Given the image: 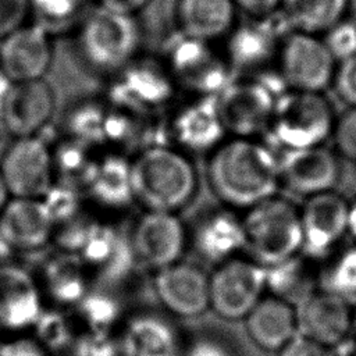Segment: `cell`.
I'll use <instances>...</instances> for the list:
<instances>
[{
  "label": "cell",
  "mask_w": 356,
  "mask_h": 356,
  "mask_svg": "<svg viewBox=\"0 0 356 356\" xmlns=\"http://www.w3.org/2000/svg\"><path fill=\"white\" fill-rule=\"evenodd\" d=\"M213 193L227 206L248 210L280 189L278 157L256 138L228 136L207 160Z\"/></svg>",
  "instance_id": "cell-1"
},
{
  "label": "cell",
  "mask_w": 356,
  "mask_h": 356,
  "mask_svg": "<svg viewBox=\"0 0 356 356\" xmlns=\"http://www.w3.org/2000/svg\"><path fill=\"white\" fill-rule=\"evenodd\" d=\"M134 200L146 211L175 213L196 193V168L186 153L163 143L145 147L131 159Z\"/></svg>",
  "instance_id": "cell-2"
},
{
  "label": "cell",
  "mask_w": 356,
  "mask_h": 356,
  "mask_svg": "<svg viewBox=\"0 0 356 356\" xmlns=\"http://www.w3.org/2000/svg\"><path fill=\"white\" fill-rule=\"evenodd\" d=\"M248 257L268 268L302 253L299 206L282 196H271L246 210L242 217Z\"/></svg>",
  "instance_id": "cell-3"
},
{
  "label": "cell",
  "mask_w": 356,
  "mask_h": 356,
  "mask_svg": "<svg viewBox=\"0 0 356 356\" xmlns=\"http://www.w3.org/2000/svg\"><path fill=\"white\" fill-rule=\"evenodd\" d=\"M142 31L136 17L95 7L79 24L75 47L83 65L110 76L140 54Z\"/></svg>",
  "instance_id": "cell-4"
},
{
  "label": "cell",
  "mask_w": 356,
  "mask_h": 356,
  "mask_svg": "<svg viewBox=\"0 0 356 356\" xmlns=\"http://www.w3.org/2000/svg\"><path fill=\"white\" fill-rule=\"evenodd\" d=\"M104 90L110 104L147 117L168 110L178 92L161 56L142 53L107 76Z\"/></svg>",
  "instance_id": "cell-5"
},
{
  "label": "cell",
  "mask_w": 356,
  "mask_h": 356,
  "mask_svg": "<svg viewBox=\"0 0 356 356\" xmlns=\"http://www.w3.org/2000/svg\"><path fill=\"white\" fill-rule=\"evenodd\" d=\"M331 103L321 92L289 89L275 99L267 131L285 152L324 145L335 124Z\"/></svg>",
  "instance_id": "cell-6"
},
{
  "label": "cell",
  "mask_w": 356,
  "mask_h": 356,
  "mask_svg": "<svg viewBox=\"0 0 356 356\" xmlns=\"http://www.w3.org/2000/svg\"><path fill=\"white\" fill-rule=\"evenodd\" d=\"M161 58L177 89L189 96L216 97L234 79L221 50L179 32L168 40Z\"/></svg>",
  "instance_id": "cell-7"
},
{
  "label": "cell",
  "mask_w": 356,
  "mask_h": 356,
  "mask_svg": "<svg viewBox=\"0 0 356 356\" xmlns=\"http://www.w3.org/2000/svg\"><path fill=\"white\" fill-rule=\"evenodd\" d=\"M264 291L266 268L250 257L228 259L209 275L210 307L225 320L245 318Z\"/></svg>",
  "instance_id": "cell-8"
},
{
  "label": "cell",
  "mask_w": 356,
  "mask_h": 356,
  "mask_svg": "<svg viewBox=\"0 0 356 356\" xmlns=\"http://www.w3.org/2000/svg\"><path fill=\"white\" fill-rule=\"evenodd\" d=\"M300 210L302 254L324 260L343 245L349 229V199L328 191L305 197Z\"/></svg>",
  "instance_id": "cell-9"
},
{
  "label": "cell",
  "mask_w": 356,
  "mask_h": 356,
  "mask_svg": "<svg viewBox=\"0 0 356 356\" xmlns=\"http://www.w3.org/2000/svg\"><path fill=\"white\" fill-rule=\"evenodd\" d=\"M335 64L317 35L293 31L281 40L277 68L291 89L323 92L334 79Z\"/></svg>",
  "instance_id": "cell-10"
},
{
  "label": "cell",
  "mask_w": 356,
  "mask_h": 356,
  "mask_svg": "<svg viewBox=\"0 0 356 356\" xmlns=\"http://www.w3.org/2000/svg\"><path fill=\"white\" fill-rule=\"evenodd\" d=\"M277 96L268 85L254 78L232 79L216 103L228 136L254 138L267 131Z\"/></svg>",
  "instance_id": "cell-11"
},
{
  "label": "cell",
  "mask_w": 356,
  "mask_h": 356,
  "mask_svg": "<svg viewBox=\"0 0 356 356\" xmlns=\"http://www.w3.org/2000/svg\"><path fill=\"white\" fill-rule=\"evenodd\" d=\"M0 172L10 196L42 199L54 184L51 147L39 136L14 139L1 157Z\"/></svg>",
  "instance_id": "cell-12"
},
{
  "label": "cell",
  "mask_w": 356,
  "mask_h": 356,
  "mask_svg": "<svg viewBox=\"0 0 356 356\" xmlns=\"http://www.w3.org/2000/svg\"><path fill=\"white\" fill-rule=\"evenodd\" d=\"M165 132L171 145L186 154H210L228 138L216 97L207 96H189L188 100L174 106Z\"/></svg>",
  "instance_id": "cell-13"
},
{
  "label": "cell",
  "mask_w": 356,
  "mask_h": 356,
  "mask_svg": "<svg viewBox=\"0 0 356 356\" xmlns=\"http://www.w3.org/2000/svg\"><path fill=\"white\" fill-rule=\"evenodd\" d=\"M298 334L338 349L355 332V305L317 286L295 305Z\"/></svg>",
  "instance_id": "cell-14"
},
{
  "label": "cell",
  "mask_w": 356,
  "mask_h": 356,
  "mask_svg": "<svg viewBox=\"0 0 356 356\" xmlns=\"http://www.w3.org/2000/svg\"><path fill=\"white\" fill-rule=\"evenodd\" d=\"M135 261L152 270L178 263L186 245V231L175 213L146 211L128 236Z\"/></svg>",
  "instance_id": "cell-15"
},
{
  "label": "cell",
  "mask_w": 356,
  "mask_h": 356,
  "mask_svg": "<svg viewBox=\"0 0 356 356\" xmlns=\"http://www.w3.org/2000/svg\"><path fill=\"white\" fill-rule=\"evenodd\" d=\"M56 107V92L46 79L13 82L0 110V128L14 139L39 136Z\"/></svg>",
  "instance_id": "cell-16"
},
{
  "label": "cell",
  "mask_w": 356,
  "mask_h": 356,
  "mask_svg": "<svg viewBox=\"0 0 356 356\" xmlns=\"http://www.w3.org/2000/svg\"><path fill=\"white\" fill-rule=\"evenodd\" d=\"M278 164L280 185L303 197L334 191L341 177L337 152L324 145L284 152Z\"/></svg>",
  "instance_id": "cell-17"
},
{
  "label": "cell",
  "mask_w": 356,
  "mask_h": 356,
  "mask_svg": "<svg viewBox=\"0 0 356 356\" xmlns=\"http://www.w3.org/2000/svg\"><path fill=\"white\" fill-rule=\"evenodd\" d=\"M51 35L26 22L0 40V70L13 82L44 79L53 63Z\"/></svg>",
  "instance_id": "cell-18"
},
{
  "label": "cell",
  "mask_w": 356,
  "mask_h": 356,
  "mask_svg": "<svg viewBox=\"0 0 356 356\" xmlns=\"http://www.w3.org/2000/svg\"><path fill=\"white\" fill-rule=\"evenodd\" d=\"M221 50L232 72L254 74L277 64L281 40L275 28L264 18H252L235 24L224 38Z\"/></svg>",
  "instance_id": "cell-19"
},
{
  "label": "cell",
  "mask_w": 356,
  "mask_h": 356,
  "mask_svg": "<svg viewBox=\"0 0 356 356\" xmlns=\"http://www.w3.org/2000/svg\"><path fill=\"white\" fill-rule=\"evenodd\" d=\"M154 291L172 314L195 317L210 307L209 275L191 263H174L156 271Z\"/></svg>",
  "instance_id": "cell-20"
},
{
  "label": "cell",
  "mask_w": 356,
  "mask_h": 356,
  "mask_svg": "<svg viewBox=\"0 0 356 356\" xmlns=\"http://www.w3.org/2000/svg\"><path fill=\"white\" fill-rule=\"evenodd\" d=\"M0 229L13 250H38L54 234V222L40 199L11 197L0 213Z\"/></svg>",
  "instance_id": "cell-21"
},
{
  "label": "cell",
  "mask_w": 356,
  "mask_h": 356,
  "mask_svg": "<svg viewBox=\"0 0 356 356\" xmlns=\"http://www.w3.org/2000/svg\"><path fill=\"white\" fill-rule=\"evenodd\" d=\"M43 312L39 286L28 271L0 266V327L21 331L33 327Z\"/></svg>",
  "instance_id": "cell-22"
},
{
  "label": "cell",
  "mask_w": 356,
  "mask_h": 356,
  "mask_svg": "<svg viewBox=\"0 0 356 356\" xmlns=\"http://www.w3.org/2000/svg\"><path fill=\"white\" fill-rule=\"evenodd\" d=\"M250 339L263 350L280 352L298 335L295 306L284 299L263 296L245 317Z\"/></svg>",
  "instance_id": "cell-23"
},
{
  "label": "cell",
  "mask_w": 356,
  "mask_h": 356,
  "mask_svg": "<svg viewBox=\"0 0 356 356\" xmlns=\"http://www.w3.org/2000/svg\"><path fill=\"white\" fill-rule=\"evenodd\" d=\"M78 257L104 282H118L125 278L135 263L128 236L108 225L99 224L92 231Z\"/></svg>",
  "instance_id": "cell-24"
},
{
  "label": "cell",
  "mask_w": 356,
  "mask_h": 356,
  "mask_svg": "<svg viewBox=\"0 0 356 356\" xmlns=\"http://www.w3.org/2000/svg\"><path fill=\"white\" fill-rule=\"evenodd\" d=\"M197 254L211 263H222L245 250L242 218L228 210L204 214L192 235Z\"/></svg>",
  "instance_id": "cell-25"
},
{
  "label": "cell",
  "mask_w": 356,
  "mask_h": 356,
  "mask_svg": "<svg viewBox=\"0 0 356 356\" xmlns=\"http://www.w3.org/2000/svg\"><path fill=\"white\" fill-rule=\"evenodd\" d=\"M236 10L232 0H178V32L213 43L234 28Z\"/></svg>",
  "instance_id": "cell-26"
},
{
  "label": "cell",
  "mask_w": 356,
  "mask_h": 356,
  "mask_svg": "<svg viewBox=\"0 0 356 356\" xmlns=\"http://www.w3.org/2000/svg\"><path fill=\"white\" fill-rule=\"evenodd\" d=\"M96 203L110 209H121L134 200L131 159L117 150L97 157L96 165L85 186Z\"/></svg>",
  "instance_id": "cell-27"
},
{
  "label": "cell",
  "mask_w": 356,
  "mask_h": 356,
  "mask_svg": "<svg viewBox=\"0 0 356 356\" xmlns=\"http://www.w3.org/2000/svg\"><path fill=\"white\" fill-rule=\"evenodd\" d=\"M127 356H182L172 325L156 314H139L121 334Z\"/></svg>",
  "instance_id": "cell-28"
},
{
  "label": "cell",
  "mask_w": 356,
  "mask_h": 356,
  "mask_svg": "<svg viewBox=\"0 0 356 356\" xmlns=\"http://www.w3.org/2000/svg\"><path fill=\"white\" fill-rule=\"evenodd\" d=\"M86 266L70 253L51 257L43 268V286L58 305H78L90 291Z\"/></svg>",
  "instance_id": "cell-29"
},
{
  "label": "cell",
  "mask_w": 356,
  "mask_h": 356,
  "mask_svg": "<svg viewBox=\"0 0 356 356\" xmlns=\"http://www.w3.org/2000/svg\"><path fill=\"white\" fill-rule=\"evenodd\" d=\"M317 286L318 270L316 271L313 260L302 253L266 268V289L293 306Z\"/></svg>",
  "instance_id": "cell-30"
},
{
  "label": "cell",
  "mask_w": 356,
  "mask_h": 356,
  "mask_svg": "<svg viewBox=\"0 0 356 356\" xmlns=\"http://www.w3.org/2000/svg\"><path fill=\"white\" fill-rule=\"evenodd\" d=\"M110 103L104 97H81L63 113L64 136L93 147L104 146V129Z\"/></svg>",
  "instance_id": "cell-31"
},
{
  "label": "cell",
  "mask_w": 356,
  "mask_h": 356,
  "mask_svg": "<svg viewBox=\"0 0 356 356\" xmlns=\"http://www.w3.org/2000/svg\"><path fill=\"white\" fill-rule=\"evenodd\" d=\"M348 0H281L285 21L299 32L317 35L345 18Z\"/></svg>",
  "instance_id": "cell-32"
},
{
  "label": "cell",
  "mask_w": 356,
  "mask_h": 356,
  "mask_svg": "<svg viewBox=\"0 0 356 356\" xmlns=\"http://www.w3.org/2000/svg\"><path fill=\"white\" fill-rule=\"evenodd\" d=\"M96 147L64 136L54 147H51L54 175L58 182L74 188L86 186L90 174L96 165Z\"/></svg>",
  "instance_id": "cell-33"
},
{
  "label": "cell",
  "mask_w": 356,
  "mask_h": 356,
  "mask_svg": "<svg viewBox=\"0 0 356 356\" xmlns=\"http://www.w3.org/2000/svg\"><path fill=\"white\" fill-rule=\"evenodd\" d=\"M95 7V0H29V17L53 36L76 29Z\"/></svg>",
  "instance_id": "cell-34"
},
{
  "label": "cell",
  "mask_w": 356,
  "mask_h": 356,
  "mask_svg": "<svg viewBox=\"0 0 356 356\" xmlns=\"http://www.w3.org/2000/svg\"><path fill=\"white\" fill-rule=\"evenodd\" d=\"M318 286L356 303V242L342 245L323 260Z\"/></svg>",
  "instance_id": "cell-35"
},
{
  "label": "cell",
  "mask_w": 356,
  "mask_h": 356,
  "mask_svg": "<svg viewBox=\"0 0 356 356\" xmlns=\"http://www.w3.org/2000/svg\"><path fill=\"white\" fill-rule=\"evenodd\" d=\"M78 314L88 331L108 332L121 318V303L106 291H89L76 305Z\"/></svg>",
  "instance_id": "cell-36"
},
{
  "label": "cell",
  "mask_w": 356,
  "mask_h": 356,
  "mask_svg": "<svg viewBox=\"0 0 356 356\" xmlns=\"http://www.w3.org/2000/svg\"><path fill=\"white\" fill-rule=\"evenodd\" d=\"M36 341L47 350H60L72 341V325L58 310H43L33 324Z\"/></svg>",
  "instance_id": "cell-37"
},
{
  "label": "cell",
  "mask_w": 356,
  "mask_h": 356,
  "mask_svg": "<svg viewBox=\"0 0 356 356\" xmlns=\"http://www.w3.org/2000/svg\"><path fill=\"white\" fill-rule=\"evenodd\" d=\"M40 200L46 206L54 227L74 218L81 213L78 189L67 184L54 182Z\"/></svg>",
  "instance_id": "cell-38"
},
{
  "label": "cell",
  "mask_w": 356,
  "mask_h": 356,
  "mask_svg": "<svg viewBox=\"0 0 356 356\" xmlns=\"http://www.w3.org/2000/svg\"><path fill=\"white\" fill-rule=\"evenodd\" d=\"M76 356H127L121 335L86 331L75 345Z\"/></svg>",
  "instance_id": "cell-39"
},
{
  "label": "cell",
  "mask_w": 356,
  "mask_h": 356,
  "mask_svg": "<svg viewBox=\"0 0 356 356\" xmlns=\"http://www.w3.org/2000/svg\"><path fill=\"white\" fill-rule=\"evenodd\" d=\"M324 44L335 61H343L356 56V22L341 19L325 31Z\"/></svg>",
  "instance_id": "cell-40"
},
{
  "label": "cell",
  "mask_w": 356,
  "mask_h": 356,
  "mask_svg": "<svg viewBox=\"0 0 356 356\" xmlns=\"http://www.w3.org/2000/svg\"><path fill=\"white\" fill-rule=\"evenodd\" d=\"M331 136L337 154L356 163V107H350L335 120Z\"/></svg>",
  "instance_id": "cell-41"
},
{
  "label": "cell",
  "mask_w": 356,
  "mask_h": 356,
  "mask_svg": "<svg viewBox=\"0 0 356 356\" xmlns=\"http://www.w3.org/2000/svg\"><path fill=\"white\" fill-rule=\"evenodd\" d=\"M29 18V0H0V40L25 25Z\"/></svg>",
  "instance_id": "cell-42"
},
{
  "label": "cell",
  "mask_w": 356,
  "mask_h": 356,
  "mask_svg": "<svg viewBox=\"0 0 356 356\" xmlns=\"http://www.w3.org/2000/svg\"><path fill=\"white\" fill-rule=\"evenodd\" d=\"M332 81L339 97L350 107H356V56L339 61Z\"/></svg>",
  "instance_id": "cell-43"
},
{
  "label": "cell",
  "mask_w": 356,
  "mask_h": 356,
  "mask_svg": "<svg viewBox=\"0 0 356 356\" xmlns=\"http://www.w3.org/2000/svg\"><path fill=\"white\" fill-rule=\"evenodd\" d=\"M278 356H339V353L335 348L298 334L278 352Z\"/></svg>",
  "instance_id": "cell-44"
},
{
  "label": "cell",
  "mask_w": 356,
  "mask_h": 356,
  "mask_svg": "<svg viewBox=\"0 0 356 356\" xmlns=\"http://www.w3.org/2000/svg\"><path fill=\"white\" fill-rule=\"evenodd\" d=\"M0 356H47V350L33 338H14L3 342Z\"/></svg>",
  "instance_id": "cell-45"
},
{
  "label": "cell",
  "mask_w": 356,
  "mask_h": 356,
  "mask_svg": "<svg viewBox=\"0 0 356 356\" xmlns=\"http://www.w3.org/2000/svg\"><path fill=\"white\" fill-rule=\"evenodd\" d=\"M236 8L245 11L252 18H264L280 8L281 0H232Z\"/></svg>",
  "instance_id": "cell-46"
},
{
  "label": "cell",
  "mask_w": 356,
  "mask_h": 356,
  "mask_svg": "<svg viewBox=\"0 0 356 356\" xmlns=\"http://www.w3.org/2000/svg\"><path fill=\"white\" fill-rule=\"evenodd\" d=\"M95 3L96 7L124 15L136 17V14L140 13L150 3V0H95Z\"/></svg>",
  "instance_id": "cell-47"
},
{
  "label": "cell",
  "mask_w": 356,
  "mask_h": 356,
  "mask_svg": "<svg viewBox=\"0 0 356 356\" xmlns=\"http://www.w3.org/2000/svg\"><path fill=\"white\" fill-rule=\"evenodd\" d=\"M182 356H229L228 350L216 341L199 339Z\"/></svg>",
  "instance_id": "cell-48"
},
{
  "label": "cell",
  "mask_w": 356,
  "mask_h": 356,
  "mask_svg": "<svg viewBox=\"0 0 356 356\" xmlns=\"http://www.w3.org/2000/svg\"><path fill=\"white\" fill-rule=\"evenodd\" d=\"M348 236L356 242V197L349 199V229Z\"/></svg>",
  "instance_id": "cell-49"
},
{
  "label": "cell",
  "mask_w": 356,
  "mask_h": 356,
  "mask_svg": "<svg viewBox=\"0 0 356 356\" xmlns=\"http://www.w3.org/2000/svg\"><path fill=\"white\" fill-rule=\"evenodd\" d=\"M13 248L10 246V243L7 242V239L4 238L1 229H0V266L7 264L10 256L13 254Z\"/></svg>",
  "instance_id": "cell-50"
},
{
  "label": "cell",
  "mask_w": 356,
  "mask_h": 356,
  "mask_svg": "<svg viewBox=\"0 0 356 356\" xmlns=\"http://www.w3.org/2000/svg\"><path fill=\"white\" fill-rule=\"evenodd\" d=\"M11 85H13V81L10 78H7L4 75V72L0 70V110H1V106L4 103V99H6Z\"/></svg>",
  "instance_id": "cell-51"
},
{
  "label": "cell",
  "mask_w": 356,
  "mask_h": 356,
  "mask_svg": "<svg viewBox=\"0 0 356 356\" xmlns=\"http://www.w3.org/2000/svg\"><path fill=\"white\" fill-rule=\"evenodd\" d=\"M8 200H10V192H8V189L6 186V182H4L3 177H1V172H0V213L3 211V209H4V206L7 204Z\"/></svg>",
  "instance_id": "cell-52"
},
{
  "label": "cell",
  "mask_w": 356,
  "mask_h": 356,
  "mask_svg": "<svg viewBox=\"0 0 356 356\" xmlns=\"http://www.w3.org/2000/svg\"><path fill=\"white\" fill-rule=\"evenodd\" d=\"M1 345H3V342H1V339H0V348H1Z\"/></svg>",
  "instance_id": "cell-53"
},
{
  "label": "cell",
  "mask_w": 356,
  "mask_h": 356,
  "mask_svg": "<svg viewBox=\"0 0 356 356\" xmlns=\"http://www.w3.org/2000/svg\"><path fill=\"white\" fill-rule=\"evenodd\" d=\"M355 337H356V327H355Z\"/></svg>",
  "instance_id": "cell-54"
}]
</instances>
